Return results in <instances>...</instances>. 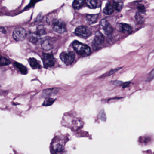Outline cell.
Masks as SVG:
<instances>
[{"mask_svg":"<svg viewBox=\"0 0 154 154\" xmlns=\"http://www.w3.org/2000/svg\"><path fill=\"white\" fill-rule=\"evenodd\" d=\"M75 51L82 57L88 56L91 54V49L87 45L82 44L77 41H75L72 44Z\"/></svg>","mask_w":154,"mask_h":154,"instance_id":"1","label":"cell"},{"mask_svg":"<svg viewBox=\"0 0 154 154\" xmlns=\"http://www.w3.org/2000/svg\"><path fill=\"white\" fill-rule=\"evenodd\" d=\"M60 57L66 65H70L74 61L75 54L73 52H63L60 54Z\"/></svg>","mask_w":154,"mask_h":154,"instance_id":"2","label":"cell"},{"mask_svg":"<svg viewBox=\"0 0 154 154\" xmlns=\"http://www.w3.org/2000/svg\"><path fill=\"white\" fill-rule=\"evenodd\" d=\"M75 34L80 37L86 38L90 36L91 34V31L87 27L81 26L78 27L75 30Z\"/></svg>","mask_w":154,"mask_h":154,"instance_id":"3","label":"cell"},{"mask_svg":"<svg viewBox=\"0 0 154 154\" xmlns=\"http://www.w3.org/2000/svg\"><path fill=\"white\" fill-rule=\"evenodd\" d=\"M42 59L45 68L52 67L54 66L55 61L53 55L51 54L43 53Z\"/></svg>","mask_w":154,"mask_h":154,"instance_id":"4","label":"cell"},{"mask_svg":"<svg viewBox=\"0 0 154 154\" xmlns=\"http://www.w3.org/2000/svg\"><path fill=\"white\" fill-rule=\"evenodd\" d=\"M26 35V31L22 27L17 28L13 31V38L17 41H22L24 40Z\"/></svg>","mask_w":154,"mask_h":154,"instance_id":"5","label":"cell"},{"mask_svg":"<svg viewBox=\"0 0 154 154\" xmlns=\"http://www.w3.org/2000/svg\"><path fill=\"white\" fill-rule=\"evenodd\" d=\"M53 28L56 32L63 34L66 31L65 23L61 20H55L53 22Z\"/></svg>","mask_w":154,"mask_h":154,"instance_id":"6","label":"cell"},{"mask_svg":"<svg viewBox=\"0 0 154 154\" xmlns=\"http://www.w3.org/2000/svg\"><path fill=\"white\" fill-rule=\"evenodd\" d=\"M104 37L103 35L100 32L96 33L94 39L92 43V45L95 48H98L100 45H102L104 42Z\"/></svg>","mask_w":154,"mask_h":154,"instance_id":"7","label":"cell"},{"mask_svg":"<svg viewBox=\"0 0 154 154\" xmlns=\"http://www.w3.org/2000/svg\"><path fill=\"white\" fill-rule=\"evenodd\" d=\"M101 25L106 35H109L112 34L113 31V29L107 20H102L101 21Z\"/></svg>","mask_w":154,"mask_h":154,"instance_id":"8","label":"cell"},{"mask_svg":"<svg viewBox=\"0 0 154 154\" xmlns=\"http://www.w3.org/2000/svg\"><path fill=\"white\" fill-rule=\"evenodd\" d=\"M99 18V15H87L86 16V20L89 25H92L97 22Z\"/></svg>","mask_w":154,"mask_h":154,"instance_id":"9","label":"cell"},{"mask_svg":"<svg viewBox=\"0 0 154 154\" xmlns=\"http://www.w3.org/2000/svg\"><path fill=\"white\" fill-rule=\"evenodd\" d=\"M85 3L87 6L91 8H96L100 6L99 0H85Z\"/></svg>","mask_w":154,"mask_h":154,"instance_id":"10","label":"cell"},{"mask_svg":"<svg viewBox=\"0 0 154 154\" xmlns=\"http://www.w3.org/2000/svg\"><path fill=\"white\" fill-rule=\"evenodd\" d=\"M28 61L32 69H37L41 68V66L40 64L35 58H29L28 59Z\"/></svg>","mask_w":154,"mask_h":154,"instance_id":"11","label":"cell"},{"mask_svg":"<svg viewBox=\"0 0 154 154\" xmlns=\"http://www.w3.org/2000/svg\"><path fill=\"white\" fill-rule=\"evenodd\" d=\"M131 27L128 24L121 23L119 25V29L122 33H129L131 30Z\"/></svg>","mask_w":154,"mask_h":154,"instance_id":"12","label":"cell"},{"mask_svg":"<svg viewBox=\"0 0 154 154\" xmlns=\"http://www.w3.org/2000/svg\"><path fill=\"white\" fill-rule=\"evenodd\" d=\"M58 90L57 89H47V90H44L43 91V95L45 97H50L52 95H55L57 94Z\"/></svg>","mask_w":154,"mask_h":154,"instance_id":"13","label":"cell"},{"mask_svg":"<svg viewBox=\"0 0 154 154\" xmlns=\"http://www.w3.org/2000/svg\"><path fill=\"white\" fill-rule=\"evenodd\" d=\"M41 47L45 51L51 50L53 48V45L51 41L49 40H44L41 44Z\"/></svg>","mask_w":154,"mask_h":154,"instance_id":"14","label":"cell"},{"mask_svg":"<svg viewBox=\"0 0 154 154\" xmlns=\"http://www.w3.org/2000/svg\"><path fill=\"white\" fill-rule=\"evenodd\" d=\"M14 65L15 66H16L19 70L20 72L22 74L26 75L27 74L28 70L26 66L17 62H15Z\"/></svg>","mask_w":154,"mask_h":154,"instance_id":"15","label":"cell"},{"mask_svg":"<svg viewBox=\"0 0 154 154\" xmlns=\"http://www.w3.org/2000/svg\"><path fill=\"white\" fill-rule=\"evenodd\" d=\"M113 9L118 11H120L123 8V4L121 1H114L112 5Z\"/></svg>","mask_w":154,"mask_h":154,"instance_id":"16","label":"cell"},{"mask_svg":"<svg viewBox=\"0 0 154 154\" xmlns=\"http://www.w3.org/2000/svg\"><path fill=\"white\" fill-rule=\"evenodd\" d=\"M113 10L114 9H113L112 5L109 2H108L103 9V12L104 14H106V15H111L113 13Z\"/></svg>","mask_w":154,"mask_h":154,"instance_id":"17","label":"cell"},{"mask_svg":"<svg viewBox=\"0 0 154 154\" xmlns=\"http://www.w3.org/2000/svg\"><path fill=\"white\" fill-rule=\"evenodd\" d=\"M40 36L38 35L36 32L32 33L29 35V40L31 43L36 44L39 41Z\"/></svg>","mask_w":154,"mask_h":154,"instance_id":"18","label":"cell"},{"mask_svg":"<svg viewBox=\"0 0 154 154\" xmlns=\"http://www.w3.org/2000/svg\"><path fill=\"white\" fill-rule=\"evenodd\" d=\"M84 3V0H74L73 2V7L75 9H79L82 7Z\"/></svg>","mask_w":154,"mask_h":154,"instance_id":"19","label":"cell"},{"mask_svg":"<svg viewBox=\"0 0 154 154\" xmlns=\"http://www.w3.org/2000/svg\"><path fill=\"white\" fill-rule=\"evenodd\" d=\"M63 149V146L61 143H57L54 146V149L55 153H59L62 152Z\"/></svg>","mask_w":154,"mask_h":154,"instance_id":"20","label":"cell"},{"mask_svg":"<svg viewBox=\"0 0 154 154\" xmlns=\"http://www.w3.org/2000/svg\"><path fill=\"white\" fill-rule=\"evenodd\" d=\"M10 61L6 57L2 56L0 57V66H1L8 65L10 64Z\"/></svg>","mask_w":154,"mask_h":154,"instance_id":"21","label":"cell"},{"mask_svg":"<svg viewBox=\"0 0 154 154\" xmlns=\"http://www.w3.org/2000/svg\"><path fill=\"white\" fill-rule=\"evenodd\" d=\"M55 101V99L50 98H47L43 103V105L45 106H51L54 102Z\"/></svg>","mask_w":154,"mask_h":154,"instance_id":"22","label":"cell"},{"mask_svg":"<svg viewBox=\"0 0 154 154\" xmlns=\"http://www.w3.org/2000/svg\"><path fill=\"white\" fill-rule=\"evenodd\" d=\"M36 33L39 36H41L42 35H45L46 34L45 29V28L42 26H40L38 27L37 29Z\"/></svg>","mask_w":154,"mask_h":154,"instance_id":"23","label":"cell"},{"mask_svg":"<svg viewBox=\"0 0 154 154\" xmlns=\"http://www.w3.org/2000/svg\"><path fill=\"white\" fill-rule=\"evenodd\" d=\"M136 21L138 23H143L144 22V17L140 13H137L135 16Z\"/></svg>","mask_w":154,"mask_h":154,"instance_id":"24","label":"cell"},{"mask_svg":"<svg viewBox=\"0 0 154 154\" xmlns=\"http://www.w3.org/2000/svg\"><path fill=\"white\" fill-rule=\"evenodd\" d=\"M99 118L102 120H105L106 119V116L104 111H102L99 114Z\"/></svg>","mask_w":154,"mask_h":154,"instance_id":"25","label":"cell"},{"mask_svg":"<svg viewBox=\"0 0 154 154\" xmlns=\"http://www.w3.org/2000/svg\"><path fill=\"white\" fill-rule=\"evenodd\" d=\"M138 9L139 11L141 13L145 12V8L144 6H140L139 7H138Z\"/></svg>","mask_w":154,"mask_h":154,"instance_id":"26","label":"cell"},{"mask_svg":"<svg viewBox=\"0 0 154 154\" xmlns=\"http://www.w3.org/2000/svg\"><path fill=\"white\" fill-rule=\"evenodd\" d=\"M153 77H154V70H152V72H151V73H150V75L149 76L148 78V80L149 81H151L152 79H153Z\"/></svg>","mask_w":154,"mask_h":154,"instance_id":"27","label":"cell"},{"mask_svg":"<svg viewBox=\"0 0 154 154\" xmlns=\"http://www.w3.org/2000/svg\"><path fill=\"white\" fill-rule=\"evenodd\" d=\"M0 33H2V34H6L7 31L5 28L2 27H0Z\"/></svg>","mask_w":154,"mask_h":154,"instance_id":"28","label":"cell"},{"mask_svg":"<svg viewBox=\"0 0 154 154\" xmlns=\"http://www.w3.org/2000/svg\"><path fill=\"white\" fill-rule=\"evenodd\" d=\"M119 70V69H115V70H112V71H110V72L109 73V75H111L112 74L114 73L115 72H116V71H118V70Z\"/></svg>","mask_w":154,"mask_h":154,"instance_id":"29","label":"cell"},{"mask_svg":"<svg viewBox=\"0 0 154 154\" xmlns=\"http://www.w3.org/2000/svg\"><path fill=\"white\" fill-rule=\"evenodd\" d=\"M39 0H31V3L30 4V6L31 5H33V4H35V3L37 2Z\"/></svg>","mask_w":154,"mask_h":154,"instance_id":"30","label":"cell"},{"mask_svg":"<svg viewBox=\"0 0 154 154\" xmlns=\"http://www.w3.org/2000/svg\"><path fill=\"white\" fill-rule=\"evenodd\" d=\"M129 84V83H125L123 85V87H126Z\"/></svg>","mask_w":154,"mask_h":154,"instance_id":"31","label":"cell"},{"mask_svg":"<svg viewBox=\"0 0 154 154\" xmlns=\"http://www.w3.org/2000/svg\"><path fill=\"white\" fill-rule=\"evenodd\" d=\"M1 57V55H0V57Z\"/></svg>","mask_w":154,"mask_h":154,"instance_id":"32","label":"cell"}]
</instances>
